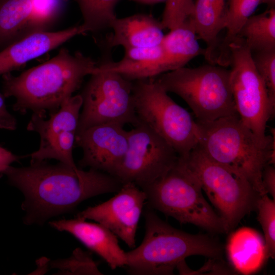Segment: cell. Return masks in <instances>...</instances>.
Returning a JSON list of instances; mask_svg holds the SVG:
<instances>
[{
  "label": "cell",
  "instance_id": "obj_1",
  "mask_svg": "<svg viewBox=\"0 0 275 275\" xmlns=\"http://www.w3.org/2000/svg\"><path fill=\"white\" fill-rule=\"evenodd\" d=\"M9 182L23 194L22 204L26 224H42L46 220L73 210L90 198L117 193L123 183L109 174L89 169L84 171L63 163L45 160L30 166H10L4 173Z\"/></svg>",
  "mask_w": 275,
  "mask_h": 275
},
{
  "label": "cell",
  "instance_id": "obj_2",
  "mask_svg": "<svg viewBox=\"0 0 275 275\" xmlns=\"http://www.w3.org/2000/svg\"><path fill=\"white\" fill-rule=\"evenodd\" d=\"M97 64L80 52L71 53L62 48L50 60L17 76L3 75V91L14 97V109L46 116L56 112L73 96L85 76L91 75Z\"/></svg>",
  "mask_w": 275,
  "mask_h": 275
},
{
  "label": "cell",
  "instance_id": "obj_3",
  "mask_svg": "<svg viewBox=\"0 0 275 275\" xmlns=\"http://www.w3.org/2000/svg\"><path fill=\"white\" fill-rule=\"evenodd\" d=\"M145 233L140 245L126 252L130 274H172L185 258L200 255L220 259L222 243L207 234H192L174 228L147 206L143 211Z\"/></svg>",
  "mask_w": 275,
  "mask_h": 275
},
{
  "label": "cell",
  "instance_id": "obj_4",
  "mask_svg": "<svg viewBox=\"0 0 275 275\" xmlns=\"http://www.w3.org/2000/svg\"><path fill=\"white\" fill-rule=\"evenodd\" d=\"M197 122L200 130L198 146L204 153L241 174L261 196L267 194L262 173L266 165H274V128L271 129L270 138L263 141L242 123L237 114L211 122Z\"/></svg>",
  "mask_w": 275,
  "mask_h": 275
},
{
  "label": "cell",
  "instance_id": "obj_5",
  "mask_svg": "<svg viewBox=\"0 0 275 275\" xmlns=\"http://www.w3.org/2000/svg\"><path fill=\"white\" fill-rule=\"evenodd\" d=\"M180 160L194 175L231 232L248 214L256 211L261 195L241 174L209 158L198 146Z\"/></svg>",
  "mask_w": 275,
  "mask_h": 275
},
{
  "label": "cell",
  "instance_id": "obj_6",
  "mask_svg": "<svg viewBox=\"0 0 275 275\" xmlns=\"http://www.w3.org/2000/svg\"><path fill=\"white\" fill-rule=\"evenodd\" d=\"M230 77V69L209 63L184 66L156 79L167 92L177 95L187 104L197 121L209 122L237 114Z\"/></svg>",
  "mask_w": 275,
  "mask_h": 275
},
{
  "label": "cell",
  "instance_id": "obj_7",
  "mask_svg": "<svg viewBox=\"0 0 275 275\" xmlns=\"http://www.w3.org/2000/svg\"><path fill=\"white\" fill-rule=\"evenodd\" d=\"M147 206L211 233H225L222 219L203 196L198 180L178 157L175 165L162 177L142 189Z\"/></svg>",
  "mask_w": 275,
  "mask_h": 275
},
{
  "label": "cell",
  "instance_id": "obj_8",
  "mask_svg": "<svg viewBox=\"0 0 275 275\" xmlns=\"http://www.w3.org/2000/svg\"><path fill=\"white\" fill-rule=\"evenodd\" d=\"M132 92L139 123L162 138L179 157L186 156L199 145L197 121L168 95L155 78L133 81Z\"/></svg>",
  "mask_w": 275,
  "mask_h": 275
},
{
  "label": "cell",
  "instance_id": "obj_9",
  "mask_svg": "<svg viewBox=\"0 0 275 275\" xmlns=\"http://www.w3.org/2000/svg\"><path fill=\"white\" fill-rule=\"evenodd\" d=\"M230 86L237 114L242 123L259 139L267 141V123L274 116L265 84L254 65L244 40L236 37L228 48Z\"/></svg>",
  "mask_w": 275,
  "mask_h": 275
},
{
  "label": "cell",
  "instance_id": "obj_10",
  "mask_svg": "<svg viewBox=\"0 0 275 275\" xmlns=\"http://www.w3.org/2000/svg\"><path fill=\"white\" fill-rule=\"evenodd\" d=\"M90 75L80 94L82 111L76 133L104 124L137 125L132 81L98 65Z\"/></svg>",
  "mask_w": 275,
  "mask_h": 275
},
{
  "label": "cell",
  "instance_id": "obj_11",
  "mask_svg": "<svg viewBox=\"0 0 275 275\" xmlns=\"http://www.w3.org/2000/svg\"><path fill=\"white\" fill-rule=\"evenodd\" d=\"M127 136V151L114 175L123 183L133 182L143 189L176 163L175 150L146 125L139 123Z\"/></svg>",
  "mask_w": 275,
  "mask_h": 275
},
{
  "label": "cell",
  "instance_id": "obj_12",
  "mask_svg": "<svg viewBox=\"0 0 275 275\" xmlns=\"http://www.w3.org/2000/svg\"><path fill=\"white\" fill-rule=\"evenodd\" d=\"M82 104V97L78 94L66 100L47 119L46 116L33 113L27 130L38 133L40 144L38 149L30 154L31 162L54 159L77 168L73 149Z\"/></svg>",
  "mask_w": 275,
  "mask_h": 275
},
{
  "label": "cell",
  "instance_id": "obj_13",
  "mask_svg": "<svg viewBox=\"0 0 275 275\" xmlns=\"http://www.w3.org/2000/svg\"><path fill=\"white\" fill-rule=\"evenodd\" d=\"M146 200V194L142 189L133 182H126L114 197L88 207L78 212L76 217L101 224L133 249L139 219Z\"/></svg>",
  "mask_w": 275,
  "mask_h": 275
},
{
  "label": "cell",
  "instance_id": "obj_14",
  "mask_svg": "<svg viewBox=\"0 0 275 275\" xmlns=\"http://www.w3.org/2000/svg\"><path fill=\"white\" fill-rule=\"evenodd\" d=\"M75 144L82 150L80 167L114 176L127 151V131L117 124L94 126L76 133Z\"/></svg>",
  "mask_w": 275,
  "mask_h": 275
},
{
  "label": "cell",
  "instance_id": "obj_15",
  "mask_svg": "<svg viewBox=\"0 0 275 275\" xmlns=\"http://www.w3.org/2000/svg\"><path fill=\"white\" fill-rule=\"evenodd\" d=\"M86 33L80 24L59 31H40L26 34L0 51V75L18 69L29 61Z\"/></svg>",
  "mask_w": 275,
  "mask_h": 275
},
{
  "label": "cell",
  "instance_id": "obj_16",
  "mask_svg": "<svg viewBox=\"0 0 275 275\" xmlns=\"http://www.w3.org/2000/svg\"><path fill=\"white\" fill-rule=\"evenodd\" d=\"M49 223L56 230L72 235L101 257L112 269L127 266L126 252L120 246L118 237L101 224L88 222L77 217Z\"/></svg>",
  "mask_w": 275,
  "mask_h": 275
},
{
  "label": "cell",
  "instance_id": "obj_17",
  "mask_svg": "<svg viewBox=\"0 0 275 275\" xmlns=\"http://www.w3.org/2000/svg\"><path fill=\"white\" fill-rule=\"evenodd\" d=\"M111 28L114 32L107 38V44L112 47L121 46L124 49L158 45L164 36L160 21L150 15L117 17Z\"/></svg>",
  "mask_w": 275,
  "mask_h": 275
},
{
  "label": "cell",
  "instance_id": "obj_18",
  "mask_svg": "<svg viewBox=\"0 0 275 275\" xmlns=\"http://www.w3.org/2000/svg\"><path fill=\"white\" fill-rule=\"evenodd\" d=\"M231 232L226 252L232 268L243 274L257 272L268 259L264 239L258 232L249 227Z\"/></svg>",
  "mask_w": 275,
  "mask_h": 275
},
{
  "label": "cell",
  "instance_id": "obj_19",
  "mask_svg": "<svg viewBox=\"0 0 275 275\" xmlns=\"http://www.w3.org/2000/svg\"><path fill=\"white\" fill-rule=\"evenodd\" d=\"M124 51V57L120 61L105 62L98 65L131 81L155 78L164 73L163 50L161 44L149 47L126 49Z\"/></svg>",
  "mask_w": 275,
  "mask_h": 275
},
{
  "label": "cell",
  "instance_id": "obj_20",
  "mask_svg": "<svg viewBox=\"0 0 275 275\" xmlns=\"http://www.w3.org/2000/svg\"><path fill=\"white\" fill-rule=\"evenodd\" d=\"M190 24L198 39L206 45L204 56L210 64H216L219 43L218 36L226 26V13L221 11L211 0L194 2Z\"/></svg>",
  "mask_w": 275,
  "mask_h": 275
},
{
  "label": "cell",
  "instance_id": "obj_21",
  "mask_svg": "<svg viewBox=\"0 0 275 275\" xmlns=\"http://www.w3.org/2000/svg\"><path fill=\"white\" fill-rule=\"evenodd\" d=\"M160 44L163 50L164 73L184 67L195 57L204 56L205 52L189 23L170 30L164 36Z\"/></svg>",
  "mask_w": 275,
  "mask_h": 275
},
{
  "label": "cell",
  "instance_id": "obj_22",
  "mask_svg": "<svg viewBox=\"0 0 275 275\" xmlns=\"http://www.w3.org/2000/svg\"><path fill=\"white\" fill-rule=\"evenodd\" d=\"M32 11V0H0V45L6 47L24 36Z\"/></svg>",
  "mask_w": 275,
  "mask_h": 275
},
{
  "label": "cell",
  "instance_id": "obj_23",
  "mask_svg": "<svg viewBox=\"0 0 275 275\" xmlns=\"http://www.w3.org/2000/svg\"><path fill=\"white\" fill-rule=\"evenodd\" d=\"M236 37L243 39L251 52L275 48V9L252 15Z\"/></svg>",
  "mask_w": 275,
  "mask_h": 275
},
{
  "label": "cell",
  "instance_id": "obj_24",
  "mask_svg": "<svg viewBox=\"0 0 275 275\" xmlns=\"http://www.w3.org/2000/svg\"><path fill=\"white\" fill-rule=\"evenodd\" d=\"M261 0H229L226 11V33L218 47L216 64L228 66V48L242 26L261 4Z\"/></svg>",
  "mask_w": 275,
  "mask_h": 275
},
{
  "label": "cell",
  "instance_id": "obj_25",
  "mask_svg": "<svg viewBox=\"0 0 275 275\" xmlns=\"http://www.w3.org/2000/svg\"><path fill=\"white\" fill-rule=\"evenodd\" d=\"M81 13V24L86 32L111 28L117 18L115 7L119 0H75Z\"/></svg>",
  "mask_w": 275,
  "mask_h": 275
},
{
  "label": "cell",
  "instance_id": "obj_26",
  "mask_svg": "<svg viewBox=\"0 0 275 275\" xmlns=\"http://www.w3.org/2000/svg\"><path fill=\"white\" fill-rule=\"evenodd\" d=\"M33 11L25 35L30 33L48 31L59 15L63 0H32Z\"/></svg>",
  "mask_w": 275,
  "mask_h": 275
},
{
  "label": "cell",
  "instance_id": "obj_27",
  "mask_svg": "<svg viewBox=\"0 0 275 275\" xmlns=\"http://www.w3.org/2000/svg\"><path fill=\"white\" fill-rule=\"evenodd\" d=\"M264 235L268 259L275 257V200L265 194L260 197L256 210Z\"/></svg>",
  "mask_w": 275,
  "mask_h": 275
},
{
  "label": "cell",
  "instance_id": "obj_28",
  "mask_svg": "<svg viewBox=\"0 0 275 275\" xmlns=\"http://www.w3.org/2000/svg\"><path fill=\"white\" fill-rule=\"evenodd\" d=\"M194 8V0H168L160 21L162 28L173 30L190 24Z\"/></svg>",
  "mask_w": 275,
  "mask_h": 275
},
{
  "label": "cell",
  "instance_id": "obj_29",
  "mask_svg": "<svg viewBox=\"0 0 275 275\" xmlns=\"http://www.w3.org/2000/svg\"><path fill=\"white\" fill-rule=\"evenodd\" d=\"M251 53L255 68L266 87L270 101L275 106V48Z\"/></svg>",
  "mask_w": 275,
  "mask_h": 275
},
{
  "label": "cell",
  "instance_id": "obj_30",
  "mask_svg": "<svg viewBox=\"0 0 275 275\" xmlns=\"http://www.w3.org/2000/svg\"><path fill=\"white\" fill-rule=\"evenodd\" d=\"M51 265L72 274H103L91 255L80 249L75 250L69 258L54 261Z\"/></svg>",
  "mask_w": 275,
  "mask_h": 275
},
{
  "label": "cell",
  "instance_id": "obj_31",
  "mask_svg": "<svg viewBox=\"0 0 275 275\" xmlns=\"http://www.w3.org/2000/svg\"><path fill=\"white\" fill-rule=\"evenodd\" d=\"M221 259L209 258V261L198 270H191L188 268L186 274H200L202 273H203V274L210 273V274H232L236 272L233 268H229L222 262Z\"/></svg>",
  "mask_w": 275,
  "mask_h": 275
},
{
  "label": "cell",
  "instance_id": "obj_32",
  "mask_svg": "<svg viewBox=\"0 0 275 275\" xmlns=\"http://www.w3.org/2000/svg\"><path fill=\"white\" fill-rule=\"evenodd\" d=\"M262 182L267 194L270 195L275 200V169L274 165L267 164L262 173Z\"/></svg>",
  "mask_w": 275,
  "mask_h": 275
},
{
  "label": "cell",
  "instance_id": "obj_33",
  "mask_svg": "<svg viewBox=\"0 0 275 275\" xmlns=\"http://www.w3.org/2000/svg\"><path fill=\"white\" fill-rule=\"evenodd\" d=\"M16 127V120L7 110L3 96L0 93V128L14 130Z\"/></svg>",
  "mask_w": 275,
  "mask_h": 275
},
{
  "label": "cell",
  "instance_id": "obj_34",
  "mask_svg": "<svg viewBox=\"0 0 275 275\" xmlns=\"http://www.w3.org/2000/svg\"><path fill=\"white\" fill-rule=\"evenodd\" d=\"M20 157L12 153L0 145V173H4L13 162L18 160Z\"/></svg>",
  "mask_w": 275,
  "mask_h": 275
},
{
  "label": "cell",
  "instance_id": "obj_35",
  "mask_svg": "<svg viewBox=\"0 0 275 275\" xmlns=\"http://www.w3.org/2000/svg\"><path fill=\"white\" fill-rule=\"evenodd\" d=\"M211 1L221 11L226 13V10H225L226 0H211Z\"/></svg>",
  "mask_w": 275,
  "mask_h": 275
},
{
  "label": "cell",
  "instance_id": "obj_36",
  "mask_svg": "<svg viewBox=\"0 0 275 275\" xmlns=\"http://www.w3.org/2000/svg\"><path fill=\"white\" fill-rule=\"evenodd\" d=\"M145 4H153L168 0H132Z\"/></svg>",
  "mask_w": 275,
  "mask_h": 275
},
{
  "label": "cell",
  "instance_id": "obj_37",
  "mask_svg": "<svg viewBox=\"0 0 275 275\" xmlns=\"http://www.w3.org/2000/svg\"><path fill=\"white\" fill-rule=\"evenodd\" d=\"M266 4L269 8H274L275 0H261V4Z\"/></svg>",
  "mask_w": 275,
  "mask_h": 275
}]
</instances>
